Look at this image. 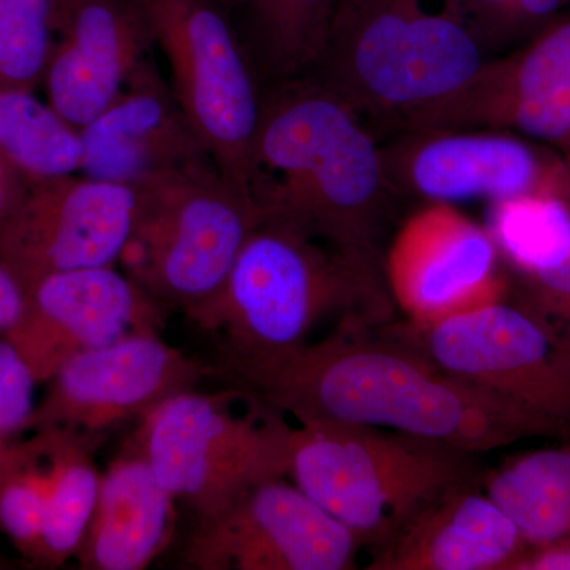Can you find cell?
I'll list each match as a JSON object with an SVG mask.
<instances>
[{
	"label": "cell",
	"mask_w": 570,
	"mask_h": 570,
	"mask_svg": "<svg viewBox=\"0 0 570 570\" xmlns=\"http://www.w3.org/2000/svg\"><path fill=\"white\" fill-rule=\"evenodd\" d=\"M390 335L472 387L546 420L570 441V337L523 303L505 299Z\"/></svg>",
	"instance_id": "cell-9"
},
{
	"label": "cell",
	"mask_w": 570,
	"mask_h": 570,
	"mask_svg": "<svg viewBox=\"0 0 570 570\" xmlns=\"http://www.w3.org/2000/svg\"><path fill=\"white\" fill-rule=\"evenodd\" d=\"M43 85L48 104L77 129L126 89L154 40L137 0H86L59 21Z\"/></svg>",
	"instance_id": "cell-18"
},
{
	"label": "cell",
	"mask_w": 570,
	"mask_h": 570,
	"mask_svg": "<svg viewBox=\"0 0 570 570\" xmlns=\"http://www.w3.org/2000/svg\"><path fill=\"white\" fill-rule=\"evenodd\" d=\"M340 0H242V33L262 80H296L316 73L324 61Z\"/></svg>",
	"instance_id": "cell-22"
},
{
	"label": "cell",
	"mask_w": 570,
	"mask_h": 570,
	"mask_svg": "<svg viewBox=\"0 0 570 570\" xmlns=\"http://www.w3.org/2000/svg\"><path fill=\"white\" fill-rule=\"evenodd\" d=\"M134 187L137 213L119 265L168 311L189 314L219 291L264 212L219 168Z\"/></svg>",
	"instance_id": "cell-6"
},
{
	"label": "cell",
	"mask_w": 570,
	"mask_h": 570,
	"mask_svg": "<svg viewBox=\"0 0 570 570\" xmlns=\"http://www.w3.org/2000/svg\"><path fill=\"white\" fill-rule=\"evenodd\" d=\"M55 0H0V89L33 91L56 41Z\"/></svg>",
	"instance_id": "cell-27"
},
{
	"label": "cell",
	"mask_w": 570,
	"mask_h": 570,
	"mask_svg": "<svg viewBox=\"0 0 570 570\" xmlns=\"http://www.w3.org/2000/svg\"><path fill=\"white\" fill-rule=\"evenodd\" d=\"M20 324L3 335L48 382L81 352L163 326L167 307L116 265L43 277L26 292Z\"/></svg>",
	"instance_id": "cell-16"
},
{
	"label": "cell",
	"mask_w": 570,
	"mask_h": 570,
	"mask_svg": "<svg viewBox=\"0 0 570 570\" xmlns=\"http://www.w3.org/2000/svg\"><path fill=\"white\" fill-rule=\"evenodd\" d=\"M43 434L47 493L37 562L63 566L78 550L99 497L100 479L85 433L67 430Z\"/></svg>",
	"instance_id": "cell-23"
},
{
	"label": "cell",
	"mask_w": 570,
	"mask_h": 570,
	"mask_svg": "<svg viewBox=\"0 0 570 570\" xmlns=\"http://www.w3.org/2000/svg\"><path fill=\"white\" fill-rule=\"evenodd\" d=\"M460 2L472 21H485L487 24L499 29V31H502V24H504L510 6H512V0H460Z\"/></svg>",
	"instance_id": "cell-34"
},
{
	"label": "cell",
	"mask_w": 570,
	"mask_h": 570,
	"mask_svg": "<svg viewBox=\"0 0 570 570\" xmlns=\"http://www.w3.org/2000/svg\"><path fill=\"white\" fill-rule=\"evenodd\" d=\"M137 189L89 176L28 184L0 227V262L28 292L43 277L119 264Z\"/></svg>",
	"instance_id": "cell-11"
},
{
	"label": "cell",
	"mask_w": 570,
	"mask_h": 570,
	"mask_svg": "<svg viewBox=\"0 0 570 570\" xmlns=\"http://www.w3.org/2000/svg\"><path fill=\"white\" fill-rule=\"evenodd\" d=\"M287 478L371 550L431 502L485 472L475 455L381 428L294 426Z\"/></svg>",
	"instance_id": "cell-5"
},
{
	"label": "cell",
	"mask_w": 570,
	"mask_h": 570,
	"mask_svg": "<svg viewBox=\"0 0 570 570\" xmlns=\"http://www.w3.org/2000/svg\"><path fill=\"white\" fill-rule=\"evenodd\" d=\"M384 153L397 194L428 202L553 195L564 157L502 130H407Z\"/></svg>",
	"instance_id": "cell-15"
},
{
	"label": "cell",
	"mask_w": 570,
	"mask_h": 570,
	"mask_svg": "<svg viewBox=\"0 0 570 570\" xmlns=\"http://www.w3.org/2000/svg\"><path fill=\"white\" fill-rule=\"evenodd\" d=\"M554 197L561 198L564 202L566 206H568L570 212V159L564 156V163H562V167L560 170V175H558L557 184H554L553 189Z\"/></svg>",
	"instance_id": "cell-35"
},
{
	"label": "cell",
	"mask_w": 570,
	"mask_h": 570,
	"mask_svg": "<svg viewBox=\"0 0 570 570\" xmlns=\"http://www.w3.org/2000/svg\"><path fill=\"white\" fill-rule=\"evenodd\" d=\"M489 230L517 275L558 265L570 250L569 208L550 194L493 202Z\"/></svg>",
	"instance_id": "cell-25"
},
{
	"label": "cell",
	"mask_w": 570,
	"mask_h": 570,
	"mask_svg": "<svg viewBox=\"0 0 570 570\" xmlns=\"http://www.w3.org/2000/svg\"><path fill=\"white\" fill-rule=\"evenodd\" d=\"M36 374L9 337H0V442L9 444L31 430L36 414Z\"/></svg>",
	"instance_id": "cell-28"
},
{
	"label": "cell",
	"mask_w": 570,
	"mask_h": 570,
	"mask_svg": "<svg viewBox=\"0 0 570 570\" xmlns=\"http://www.w3.org/2000/svg\"><path fill=\"white\" fill-rule=\"evenodd\" d=\"M217 2L223 3V6L227 7V9H232V7L239 6L242 0H217Z\"/></svg>",
	"instance_id": "cell-37"
},
{
	"label": "cell",
	"mask_w": 570,
	"mask_h": 570,
	"mask_svg": "<svg viewBox=\"0 0 570 570\" xmlns=\"http://www.w3.org/2000/svg\"><path fill=\"white\" fill-rule=\"evenodd\" d=\"M176 499L135 448L100 479L99 497L77 553L85 570H142L170 542Z\"/></svg>",
	"instance_id": "cell-20"
},
{
	"label": "cell",
	"mask_w": 570,
	"mask_h": 570,
	"mask_svg": "<svg viewBox=\"0 0 570 570\" xmlns=\"http://www.w3.org/2000/svg\"><path fill=\"white\" fill-rule=\"evenodd\" d=\"M80 175L137 186L160 175L219 168L151 58L126 89L81 129Z\"/></svg>",
	"instance_id": "cell-17"
},
{
	"label": "cell",
	"mask_w": 570,
	"mask_h": 570,
	"mask_svg": "<svg viewBox=\"0 0 570 570\" xmlns=\"http://www.w3.org/2000/svg\"><path fill=\"white\" fill-rule=\"evenodd\" d=\"M0 154L26 183L80 175L85 145L48 102L29 89H0Z\"/></svg>",
	"instance_id": "cell-24"
},
{
	"label": "cell",
	"mask_w": 570,
	"mask_h": 570,
	"mask_svg": "<svg viewBox=\"0 0 570 570\" xmlns=\"http://www.w3.org/2000/svg\"><path fill=\"white\" fill-rule=\"evenodd\" d=\"M249 189L265 216L374 261L397 195L362 116L314 77L266 82Z\"/></svg>",
	"instance_id": "cell-2"
},
{
	"label": "cell",
	"mask_w": 570,
	"mask_h": 570,
	"mask_svg": "<svg viewBox=\"0 0 570 570\" xmlns=\"http://www.w3.org/2000/svg\"><path fill=\"white\" fill-rule=\"evenodd\" d=\"M28 183L21 178L0 154V227L24 197Z\"/></svg>",
	"instance_id": "cell-33"
},
{
	"label": "cell",
	"mask_w": 570,
	"mask_h": 570,
	"mask_svg": "<svg viewBox=\"0 0 570 570\" xmlns=\"http://www.w3.org/2000/svg\"><path fill=\"white\" fill-rule=\"evenodd\" d=\"M508 570H570V540L527 547Z\"/></svg>",
	"instance_id": "cell-30"
},
{
	"label": "cell",
	"mask_w": 570,
	"mask_h": 570,
	"mask_svg": "<svg viewBox=\"0 0 570 570\" xmlns=\"http://www.w3.org/2000/svg\"><path fill=\"white\" fill-rule=\"evenodd\" d=\"M400 122L404 130H512L570 157V18L487 61L460 91Z\"/></svg>",
	"instance_id": "cell-13"
},
{
	"label": "cell",
	"mask_w": 570,
	"mask_h": 570,
	"mask_svg": "<svg viewBox=\"0 0 570 570\" xmlns=\"http://www.w3.org/2000/svg\"><path fill=\"white\" fill-rule=\"evenodd\" d=\"M569 159H570V157H569Z\"/></svg>",
	"instance_id": "cell-39"
},
{
	"label": "cell",
	"mask_w": 570,
	"mask_h": 570,
	"mask_svg": "<svg viewBox=\"0 0 570 570\" xmlns=\"http://www.w3.org/2000/svg\"><path fill=\"white\" fill-rule=\"evenodd\" d=\"M137 2L187 118L224 178L250 194L265 85L227 7L217 0Z\"/></svg>",
	"instance_id": "cell-8"
},
{
	"label": "cell",
	"mask_w": 570,
	"mask_h": 570,
	"mask_svg": "<svg viewBox=\"0 0 570 570\" xmlns=\"http://www.w3.org/2000/svg\"><path fill=\"white\" fill-rule=\"evenodd\" d=\"M393 309L377 261L264 214L219 291L186 317L219 337L220 351L268 352L306 343L326 321L337 328L392 324Z\"/></svg>",
	"instance_id": "cell-3"
},
{
	"label": "cell",
	"mask_w": 570,
	"mask_h": 570,
	"mask_svg": "<svg viewBox=\"0 0 570 570\" xmlns=\"http://www.w3.org/2000/svg\"><path fill=\"white\" fill-rule=\"evenodd\" d=\"M483 490L508 513L528 547L570 540V441L485 472Z\"/></svg>",
	"instance_id": "cell-21"
},
{
	"label": "cell",
	"mask_w": 570,
	"mask_h": 570,
	"mask_svg": "<svg viewBox=\"0 0 570 570\" xmlns=\"http://www.w3.org/2000/svg\"><path fill=\"white\" fill-rule=\"evenodd\" d=\"M501 261L489 227L452 204L430 202L393 236L384 277L407 324L428 325L504 299Z\"/></svg>",
	"instance_id": "cell-14"
},
{
	"label": "cell",
	"mask_w": 570,
	"mask_h": 570,
	"mask_svg": "<svg viewBox=\"0 0 570 570\" xmlns=\"http://www.w3.org/2000/svg\"><path fill=\"white\" fill-rule=\"evenodd\" d=\"M10 444V442H9ZM7 444H3V442H0V452H2L3 448H6Z\"/></svg>",
	"instance_id": "cell-38"
},
{
	"label": "cell",
	"mask_w": 570,
	"mask_h": 570,
	"mask_svg": "<svg viewBox=\"0 0 570 570\" xmlns=\"http://www.w3.org/2000/svg\"><path fill=\"white\" fill-rule=\"evenodd\" d=\"M527 547L480 480L431 502L387 546L373 551L367 569L508 570Z\"/></svg>",
	"instance_id": "cell-19"
},
{
	"label": "cell",
	"mask_w": 570,
	"mask_h": 570,
	"mask_svg": "<svg viewBox=\"0 0 570 570\" xmlns=\"http://www.w3.org/2000/svg\"><path fill=\"white\" fill-rule=\"evenodd\" d=\"M524 306L570 337V250L560 264L519 275Z\"/></svg>",
	"instance_id": "cell-29"
},
{
	"label": "cell",
	"mask_w": 570,
	"mask_h": 570,
	"mask_svg": "<svg viewBox=\"0 0 570 570\" xmlns=\"http://www.w3.org/2000/svg\"><path fill=\"white\" fill-rule=\"evenodd\" d=\"M26 292L0 262V333L7 335L18 324L26 311Z\"/></svg>",
	"instance_id": "cell-32"
},
{
	"label": "cell",
	"mask_w": 570,
	"mask_h": 570,
	"mask_svg": "<svg viewBox=\"0 0 570 570\" xmlns=\"http://www.w3.org/2000/svg\"><path fill=\"white\" fill-rule=\"evenodd\" d=\"M569 0H512L502 31L532 28L558 13Z\"/></svg>",
	"instance_id": "cell-31"
},
{
	"label": "cell",
	"mask_w": 570,
	"mask_h": 570,
	"mask_svg": "<svg viewBox=\"0 0 570 570\" xmlns=\"http://www.w3.org/2000/svg\"><path fill=\"white\" fill-rule=\"evenodd\" d=\"M234 389L186 390L140 419L137 448L157 480L206 519L264 480L287 478L292 430L283 415L250 404L246 415L230 404Z\"/></svg>",
	"instance_id": "cell-7"
},
{
	"label": "cell",
	"mask_w": 570,
	"mask_h": 570,
	"mask_svg": "<svg viewBox=\"0 0 570 570\" xmlns=\"http://www.w3.org/2000/svg\"><path fill=\"white\" fill-rule=\"evenodd\" d=\"M485 41L460 0H340L311 77L360 116L401 119L460 91Z\"/></svg>",
	"instance_id": "cell-4"
},
{
	"label": "cell",
	"mask_w": 570,
	"mask_h": 570,
	"mask_svg": "<svg viewBox=\"0 0 570 570\" xmlns=\"http://www.w3.org/2000/svg\"><path fill=\"white\" fill-rule=\"evenodd\" d=\"M81 2H86V0H55V7H56V28H58L59 21L62 20L63 17H66L67 13L73 7L80 6Z\"/></svg>",
	"instance_id": "cell-36"
},
{
	"label": "cell",
	"mask_w": 570,
	"mask_h": 570,
	"mask_svg": "<svg viewBox=\"0 0 570 570\" xmlns=\"http://www.w3.org/2000/svg\"><path fill=\"white\" fill-rule=\"evenodd\" d=\"M360 549L340 520L295 483L275 478L200 519L184 560L200 570H348Z\"/></svg>",
	"instance_id": "cell-10"
},
{
	"label": "cell",
	"mask_w": 570,
	"mask_h": 570,
	"mask_svg": "<svg viewBox=\"0 0 570 570\" xmlns=\"http://www.w3.org/2000/svg\"><path fill=\"white\" fill-rule=\"evenodd\" d=\"M214 377L299 426H370L491 452L530 438L566 441L557 426L450 376L379 328H335L317 343L220 351Z\"/></svg>",
	"instance_id": "cell-1"
},
{
	"label": "cell",
	"mask_w": 570,
	"mask_h": 570,
	"mask_svg": "<svg viewBox=\"0 0 570 570\" xmlns=\"http://www.w3.org/2000/svg\"><path fill=\"white\" fill-rule=\"evenodd\" d=\"M47 493L43 434L0 452V531L29 560L39 558Z\"/></svg>",
	"instance_id": "cell-26"
},
{
	"label": "cell",
	"mask_w": 570,
	"mask_h": 570,
	"mask_svg": "<svg viewBox=\"0 0 570 570\" xmlns=\"http://www.w3.org/2000/svg\"><path fill=\"white\" fill-rule=\"evenodd\" d=\"M208 377H214L213 363L190 358L157 333H134L67 360L48 381L31 430L99 433L141 419Z\"/></svg>",
	"instance_id": "cell-12"
}]
</instances>
